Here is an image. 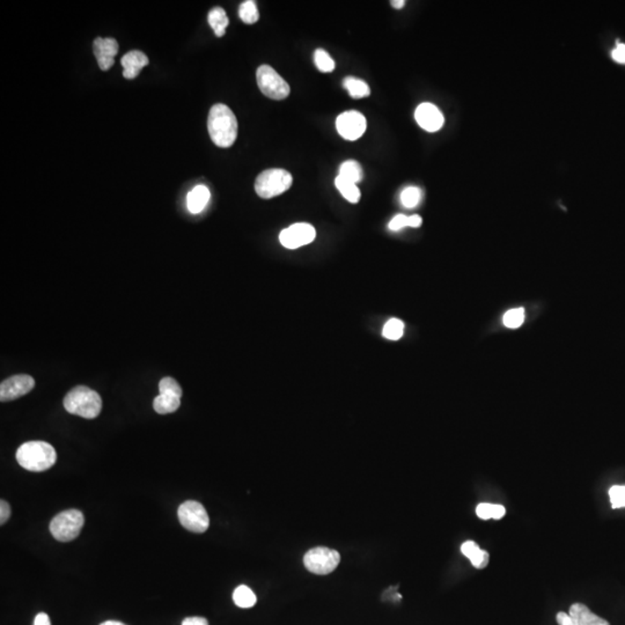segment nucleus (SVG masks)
Listing matches in <instances>:
<instances>
[{"label": "nucleus", "mask_w": 625, "mask_h": 625, "mask_svg": "<svg viewBox=\"0 0 625 625\" xmlns=\"http://www.w3.org/2000/svg\"><path fill=\"white\" fill-rule=\"evenodd\" d=\"M208 130L218 147L227 149L238 138V119L225 104H214L209 113Z\"/></svg>", "instance_id": "f257e3e1"}, {"label": "nucleus", "mask_w": 625, "mask_h": 625, "mask_svg": "<svg viewBox=\"0 0 625 625\" xmlns=\"http://www.w3.org/2000/svg\"><path fill=\"white\" fill-rule=\"evenodd\" d=\"M16 461L24 469L34 473H42L56 464L57 453L46 441H28L16 451Z\"/></svg>", "instance_id": "f03ea898"}, {"label": "nucleus", "mask_w": 625, "mask_h": 625, "mask_svg": "<svg viewBox=\"0 0 625 625\" xmlns=\"http://www.w3.org/2000/svg\"><path fill=\"white\" fill-rule=\"evenodd\" d=\"M64 408L69 414L94 419L102 410V400L96 391L86 386H76L66 394Z\"/></svg>", "instance_id": "7ed1b4c3"}, {"label": "nucleus", "mask_w": 625, "mask_h": 625, "mask_svg": "<svg viewBox=\"0 0 625 625\" xmlns=\"http://www.w3.org/2000/svg\"><path fill=\"white\" fill-rule=\"evenodd\" d=\"M85 516L79 509H70L59 513L50 522V533L59 542H70L79 536Z\"/></svg>", "instance_id": "20e7f679"}, {"label": "nucleus", "mask_w": 625, "mask_h": 625, "mask_svg": "<svg viewBox=\"0 0 625 625\" xmlns=\"http://www.w3.org/2000/svg\"><path fill=\"white\" fill-rule=\"evenodd\" d=\"M293 177L285 169H268L261 173L255 181V190L261 199H269L281 195L290 189Z\"/></svg>", "instance_id": "39448f33"}, {"label": "nucleus", "mask_w": 625, "mask_h": 625, "mask_svg": "<svg viewBox=\"0 0 625 625\" xmlns=\"http://www.w3.org/2000/svg\"><path fill=\"white\" fill-rule=\"evenodd\" d=\"M341 561V555L339 551L326 548V546H317L306 552L304 557V564L306 569L311 574L319 576H326L336 570Z\"/></svg>", "instance_id": "423d86ee"}, {"label": "nucleus", "mask_w": 625, "mask_h": 625, "mask_svg": "<svg viewBox=\"0 0 625 625\" xmlns=\"http://www.w3.org/2000/svg\"><path fill=\"white\" fill-rule=\"evenodd\" d=\"M177 516L186 531L201 534L210 527V518L205 507L195 500H186L179 507Z\"/></svg>", "instance_id": "0eeeda50"}, {"label": "nucleus", "mask_w": 625, "mask_h": 625, "mask_svg": "<svg viewBox=\"0 0 625 625\" xmlns=\"http://www.w3.org/2000/svg\"><path fill=\"white\" fill-rule=\"evenodd\" d=\"M259 89L266 98L271 100H284L290 94V86L277 74L275 69L269 65L259 67L256 74Z\"/></svg>", "instance_id": "6e6552de"}, {"label": "nucleus", "mask_w": 625, "mask_h": 625, "mask_svg": "<svg viewBox=\"0 0 625 625\" xmlns=\"http://www.w3.org/2000/svg\"><path fill=\"white\" fill-rule=\"evenodd\" d=\"M337 131L346 141H357L366 131V119L357 110L341 114L336 121Z\"/></svg>", "instance_id": "1a4fd4ad"}, {"label": "nucleus", "mask_w": 625, "mask_h": 625, "mask_svg": "<svg viewBox=\"0 0 625 625\" xmlns=\"http://www.w3.org/2000/svg\"><path fill=\"white\" fill-rule=\"evenodd\" d=\"M316 232L309 224L299 223L281 231L279 241L287 249H296L314 241Z\"/></svg>", "instance_id": "9d476101"}, {"label": "nucleus", "mask_w": 625, "mask_h": 625, "mask_svg": "<svg viewBox=\"0 0 625 625\" xmlns=\"http://www.w3.org/2000/svg\"><path fill=\"white\" fill-rule=\"evenodd\" d=\"M35 387V380L31 375H13L0 384V401L9 402L25 396Z\"/></svg>", "instance_id": "9b49d317"}, {"label": "nucleus", "mask_w": 625, "mask_h": 625, "mask_svg": "<svg viewBox=\"0 0 625 625\" xmlns=\"http://www.w3.org/2000/svg\"><path fill=\"white\" fill-rule=\"evenodd\" d=\"M93 50L101 70L108 71L115 63V56L119 52V43L111 37H98L95 39Z\"/></svg>", "instance_id": "f8f14e48"}, {"label": "nucleus", "mask_w": 625, "mask_h": 625, "mask_svg": "<svg viewBox=\"0 0 625 625\" xmlns=\"http://www.w3.org/2000/svg\"><path fill=\"white\" fill-rule=\"evenodd\" d=\"M415 119L419 126L429 132L438 131L445 122L441 111L432 104H419L416 109Z\"/></svg>", "instance_id": "ddd939ff"}, {"label": "nucleus", "mask_w": 625, "mask_h": 625, "mask_svg": "<svg viewBox=\"0 0 625 625\" xmlns=\"http://www.w3.org/2000/svg\"><path fill=\"white\" fill-rule=\"evenodd\" d=\"M121 64L123 66V76L125 79H134L141 74V69L149 65V59L144 52L134 50L123 56Z\"/></svg>", "instance_id": "4468645a"}, {"label": "nucleus", "mask_w": 625, "mask_h": 625, "mask_svg": "<svg viewBox=\"0 0 625 625\" xmlns=\"http://www.w3.org/2000/svg\"><path fill=\"white\" fill-rule=\"evenodd\" d=\"M571 619L576 625H610L606 619L598 616L583 604H574L570 607Z\"/></svg>", "instance_id": "2eb2a0df"}, {"label": "nucleus", "mask_w": 625, "mask_h": 625, "mask_svg": "<svg viewBox=\"0 0 625 625\" xmlns=\"http://www.w3.org/2000/svg\"><path fill=\"white\" fill-rule=\"evenodd\" d=\"M461 551L464 554L473 564L474 567L482 570L484 567L488 566L489 561H490V555L488 551L481 549L477 543L474 541H467L461 546Z\"/></svg>", "instance_id": "dca6fc26"}, {"label": "nucleus", "mask_w": 625, "mask_h": 625, "mask_svg": "<svg viewBox=\"0 0 625 625\" xmlns=\"http://www.w3.org/2000/svg\"><path fill=\"white\" fill-rule=\"evenodd\" d=\"M210 197L211 194L208 186H203V184L195 186L186 197L188 210L194 214H199L208 205Z\"/></svg>", "instance_id": "f3484780"}, {"label": "nucleus", "mask_w": 625, "mask_h": 625, "mask_svg": "<svg viewBox=\"0 0 625 625\" xmlns=\"http://www.w3.org/2000/svg\"><path fill=\"white\" fill-rule=\"evenodd\" d=\"M181 406V397L175 394L162 393L154 399L153 408L159 415H167L176 411Z\"/></svg>", "instance_id": "a211bd4d"}, {"label": "nucleus", "mask_w": 625, "mask_h": 625, "mask_svg": "<svg viewBox=\"0 0 625 625\" xmlns=\"http://www.w3.org/2000/svg\"><path fill=\"white\" fill-rule=\"evenodd\" d=\"M209 24L214 31L216 36L221 37L225 35L226 28L229 27V16L226 14L225 9L221 7H214L209 12Z\"/></svg>", "instance_id": "6ab92c4d"}, {"label": "nucleus", "mask_w": 625, "mask_h": 625, "mask_svg": "<svg viewBox=\"0 0 625 625\" xmlns=\"http://www.w3.org/2000/svg\"><path fill=\"white\" fill-rule=\"evenodd\" d=\"M336 188L339 190L346 201L350 203H358L360 201V190L357 184L351 182V181L345 180L343 177L337 176L335 180Z\"/></svg>", "instance_id": "aec40b11"}, {"label": "nucleus", "mask_w": 625, "mask_h": 625, "mask_svg": "<svg viewBox=\"0 0 625 625\" xmlns=\"http://www.w3.org/2000/svg\"><path fill=\"white\" fill-rule=\"evenodd\" d=\"M234 604L240 608H251L256 604V595L246 585L239 586L233 593Z\"/></svg>", "instance_id": "412c9836"}, {"label": "nucleus", "mask_w": 625, "mask_h": 625, "mask_svg": "<svg viewBox=\"0 0 625 625\" xmlns=\"http://www.w3.org/2000/svg\"><path fill=\"white\" fill-rule=\"evenodd\" d=\"M343 86L351 95V98H366L371 94L369 86L363 80L356 79V78H345Z\"/></svg>", "instance_id": "4be33fe9"}, {"label": "nucleus", "mask_w": 625, "mask_h": 625, "mask_svg": "<svg viewBox=\"0 0 625 625\" xmlns=\"http://www.w3.org/2000/svg\"><path fill=\"white\" fill-rule=\"evenodd\" d=\"M339 176L357 184L358 182L363 180V169L357 161L349 160V161L343 162L339 167Z\"/></svg>", "instance_id": "5701e85b"}, {"label": "nucleus", "mask_w": 625, "mask_h": 625, "mask_svg": "<svg viewBox=\"0 0 625 625\" xmlns=\"http://www.w3.org/2000/svg\"><path fill=\"white\" fill-rule=\"evenodd\" d=\"M476 514L482 520H489V519H499L503 518L506 514V509L501 505H496V504L483 503L479 504L476 509Z\"/></svg>", "instance_id": "b1692460"}, {"label": "nucleus", "mask_w": 625, "mask_h": 625, "mask_svg": "<svg viewBox=\"0 0 625 625\" xmlns=\"http://www.w3.org/2000/svg\"><path fill=\"white\" fill-rule=\"evenodd\" d=\"M239 16L242 21L247 25H253L255 22L259 21V13L256 3L254 0L244 1L239 9Z\"/></svg>", "instance_id": "393cba45"}, {"label": "nucleus", "mask_w": 625, "mask_h": 625, "mask_svg": "<svg viewBox=\"0 0 625 625\" xmlns=\"http://www.w3.org/2000/svg\"><path fill=\"white\" fill-rule=\"evenodd\" d=\"M404 334V324L399 319H391L384 324L382 335L389 341H399Z\"/></svg>", "instance_id": "a878e982"}, {"label": "nucleus", "mask_w": 625, "mask_h": 625, "mask_svg": "<svg viewBox=\"0 0 625 625\" xmlns=\"http://www.w3.org/2000/svg\"><path fill=\"white\" fill-rule=\"evenodd\" d=\"M526 315L525 309H514L506 311L503 317L504 326L509 329H516L519 326H521L525 322Z\"/></svg>", "instance_id": "bb28decb"}, {"label": "nucleus", "mask_w": 625, "mask_h": 625, "mask_svg": "<svg viewBox=\"0 0 625 625\" xmlns=\"http://www.w3.org/2000/svg\"><path fill=\"white\" fill-rule=\"evenodd\" d=\"M314 61L319 71L324 72V74L333 72L334 69H335V61L330 57L329 54L324 51V50L317 49L315 51Z\"/></svg>", "instance_id": "cd10ccee"}, {"label": "nucleus", "mask_w": 625, "mask_h": 625, "mask_svg": "<svg viewBox=\"0 0 625 625\" xmlns=\"http://www.w3.org/2000/svg\"><path fill=\"white\" fill-rule=\"evenodd\" d=\"M421 190L416 188V186H409L406 189L403 190L402 194H401V201H402L403 206H406L408 209L417 206L418 203L421 201Z\"/></svg>", "instance_id": "c85d7f7f"}, {"label": "nucleus", "mask_w": 625, "mask_h": 625, "mask_svg": "<svg viewBox=\"0 0 625 625\" xmlns=\"http://www.w3.org/2000/svg\"><path fill=\"white\" fill-rule=\"evenodd\" d=\"M610 503L614 509L625 507V485H614L609 490Z\"/></svg>", "instance_id": "c756f323"}, {"label": "nucleus", "mask_w": 625, "mask_h": 625, "mask_svg": "<svg viewBox=\"0 0 625 625\" xmlns=\"http://www.w3.org/2000/svg\"><path fill=\"white\" fill-rule=\"evenodd\" d=\"M159 391L160 394H175L177 396L182 397V388H181L180 384H177L175 379L169 378V376L162 379L161 381L159 382Z\"/></svg>", "instance_id": "7c9ffc66"}, {"label": "nucleus", "mask_w": 625, "mask_h": 625, "mask_svg": "<svg viewBox=\"0 0 625 625\" xmlns=\"http://www.w3.org/2000/svg\"><path fill=\"white\" fill-rule=\"evenodd\" d=\"M408 226V217L404 214H397L396 217H394L389 223V229L391 231H400Z\"/></svg>", "instance_id": "2f4dec72"}, {"label": "nucleus", "mask_w": 625, "mask_h": 625, "mask_svg": "<svg viewBox=\"0 0 625 625\" xmlns=\"http://www.w3.org/2000/svg\"><path fill=\"white\" fill-rule=\"evenodd\" d=\"M11 516V506L6 500H0V525H5Z\"/></svg>", "instance_id": "473e14b6"}, {"label": "nucleus", "mask_w": 625, "mask_h": 625, "mask_svg": "<svg viewBox=\"0 0 625 625\" xmlns=\"http://www.w3.org/2000/svg\"><path fill=\"white\" fill-rule=\"evenodd\" d=\"M611 57L616 63L625 65V44L617 43L616 48L611 52Z\"/></svg>", "instance_id": "72a5a7b5"}, {"label": "nucleus", "mask_w": 625, "mask_h": 625, "mask_svg": "<svg viewBox=\"0 0 625 625\" xmlns=\"http://www.w3.org/2000/svg\"><path fill=\"white\" fill-rule=\"evenodd\" d=\"M556 619H557V623L559 625H576L574 619H571L570 615L564 613V611H559L557 614V616H556Z\"/></svg>", "instance_id": "f704fd0d"}, {"label": "nucleus", "mask_w": 625, "mask_h": 625, "mask_svg": "<svg viewBox=\"0 0 625 625\" xmlns=\"http://www.w3.org/2000/svg\"><path fill=\"white\" fill-rule=\"evenodd\" d=\"M182 625H209V622L204 617H188L182 622Z\"/></svg>", "instance_id": "c9c22d12"}, {"label": "nucleus", "mask_w": 625, "mask_h": 625, "mask_svg": "<svg viewBox=\"0 0 625 625\" xmlns=\"http://www.w3.org/2000/svg\"><path fill=\"white\" fill-rule=\"evenodd\" d=\"M34 625H51L50 617L46 613L37 614L34 619Z\"/></svg>", "instance_id": "e433bc0d"}, {"label": "nucleus", "mask_w": 625, "mask_h": 625, "mask_svg": "<svg viewBox=\"0 0 625 625\" xmlns=\"http://www.w3.org/2000/svg\"><path fill=\"white\" fill-rule=\"evenodd\" d=\"M421 225V218L417 214L408 217V226L410 227H419Z\"/></svg>", "instance_id": "4c0bfd02"}, {"label": "nucleus", "mask_w": 625, "mask_h": 625, "mask_svg": "<svg viewBox=\"0 0 625 625\" xmlns=\"http://www.w3.org/2000/svg\"><path fill=\"white\" fill-rule=\"evenodd\" d=\"M391 4L394 9H400L406 5V1L404 0H393Z\"/></svg>", "instance_id": "58836bf2"}, {"label": "nucleus", "mask_w": 625, "mask_h": 625, "mask_svg": "<svg viewBox=\"0 0 625 625\" xmlns=\"http://www.w3.org/2000/svg\"><path fill=\"white\" fill-rule=\"evenodd\" d=\"M100 625H126L124 623L119 622V621H107V622H104Z\"/></svg>", "instance_id": "ea45409f"}]
</instances>
